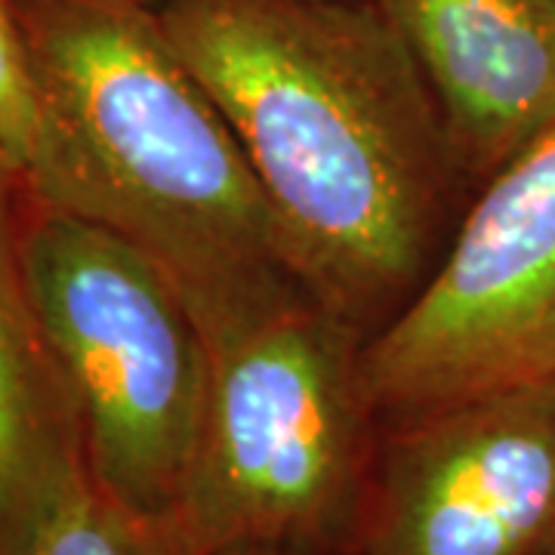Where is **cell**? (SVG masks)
I'll list each match as a JSON object with an SVG mask.
<instances>
[{
  "instance_id": "6da1fadb",
  "label": "cell",
  "mask_w": 555,
  "mask_h": 555,
  "mask_svg": "<svg viewBox=\"0 0 555 555\" xmlns=\"http://www.w3.org/2000/svg\"><path fill=\"white\" fill-rule=\"evenodd\" d=\"M272 207L299 284L371 339L414 299L473 189L374 0H160Z\"/></svg>"
},
{
  "instance_id": "7a4b0ae2",
  "label": "cell",
  "mask_w": 555,
  "mask_h": 555,
  "mask_svg": "<svg viewBox=\"0 0 555 555\" xmlns=\"http://www.w3.org/2000/svg\"><path fill=\"white\" fill-rule=\"evenodd\" d=\"M38 102L22 198L158 262L210 331L302 287L235 130L137 0H16Z\"/></svg>"
},
{
  "instance_id": "3957f363",
  "label": "cell",
  "mask_w": 555,
  "mask_h": 555,
  "mask_svg": "<svg viewBox=\"0 0 555 555\" xmlns=\"http://www.w3.org/2000/svg\"><path fill=\"white\" fill-rule=\"evenodd\" d=\"M204 334L210 379L179 528L198 555H346L379 441L367 337L306 287Z\"/></svg>"
},
{
  "instance_id": "277c9868",
  "label": "cell",
  "mask_w": 555,
  "mask_h": 555,
  "mask_svg": "<svg viewBox=\"0 0 555 555\" xmlns=\"http://www.w3.org/2000/svg\"><path fill=\"white\" fill-rule=\"evenodd\" d=\"M20 259L90 478L137 516L177 518L210 379L195 309L133 241L22 195Z\"/></svg>"
},
{
  "instance_id": "5b68a950",
  "label": "cell",
  "mask_w": 555,
  "mask_h": 555,
  "mask_svg": "<svg viewBox=\"0 0 555 555\" xmlns=\"http://www.w3.org/2000/svg\"><path fill=\"white\" fill-rule=\"evenodd\" d=\"M379 420L555 386V124L481 182L414 299L364 343Z\"/></svg>"
},
{
  "instance_id": "8992f818",
  "label": "cell",
  "mask_w": 555,
  "mask_h": 555,
  "mask_svg": "<svg viewBox=\"0 0 555 555\" xmlns=\"http://www.w3.org/2000/svg\"><path fill=\"white\" fill-rule=\"evenodd\" d=\"M346 555H555V386L379 420Z\"/></svg>"
},
{
  "instance_id": "52a82bcc",
  "label": "cell",
  "mask_w": 555,
  "mask_h": 555,
  "mask_svg": "<svg viewBox=\"0 0 555 555\" xmlns=\"http://www.w3.org/2000/svg\"><path fill=\"white\" fill-rule=\"evenodd\" d=\"M476 192L555 124V0H374Z\"/></svg>"
},
{
  "instance_id": "ba28073f",
  "label": "cell",
  "mask_w": 555,
  "mask_h": 555,
  "mask_svg": "<svg viewBox=\"0 0 555 555\" xmlns=\"http://www.w3.org/2000/svg\"><path fill=\"white\" fill-rule=\"evenodd\" d=\"M78 451L75 414L25 291L20 189L0 177V543L40 485Z\"/></svg>"
},
{
  "instance_id": "9c48e42d",
  "label": "cell",
  "mask_w": 555,
  "mask_h": 555,
  "mask_svg": "<svg viewBox=\"0 0 555 555\" xmlns=\"http://www.w3.org/2000/svg\"><path fill=\"white\" fill-rule=\"evenodd\" d=\"M0 555H198L177 518L124 509L72 454L16 518Z\"/></svg>"
},
{
  "instance_id": "30bf717a",
  "label": "cell",
  "mask_w": 555,
  "mask_h": 555,
  "mask_svg": "<svg viewBox=\"0 0 555 555\" xmlns=\"http://www.w3.org/2000/svg\"><path fill=\"white\" fill-rule=\"evenodd\" d=\"M35 139L38 102L16 0H0V177L10 179L20 195L35 158Z\"/></svg>"
},
{
  "instance_id": "8fae6325",
  "label": "cell",
  "mask_w": 555,
  "mask_h": 555,
  "mask_svg": "<svg viewBox=\"0 0 555 555\" xmlns=\"http://www.w3.org/2000/svg\"><path fill=\"white\" fill-rule=\"evenodd\" d=\"M217 555H287L278 553V550H266V546H232V550H222Z\"/></svg>"
},
{
  "instance_id": "7c38bea8",
  "label": "cell",
  "mask_w": 555,
  "mask_h": 555,
  "mask_svg": "<svg viewBox=\"0 0 555 555\" xmlns=\"http://www.w3.org/2000/svg\"><path fill=\"white\" fill-rule=\"evenodd\" d=\"M137 3H145V7H158L160 0H137Z\"/></svg>"
}]
</instances>
